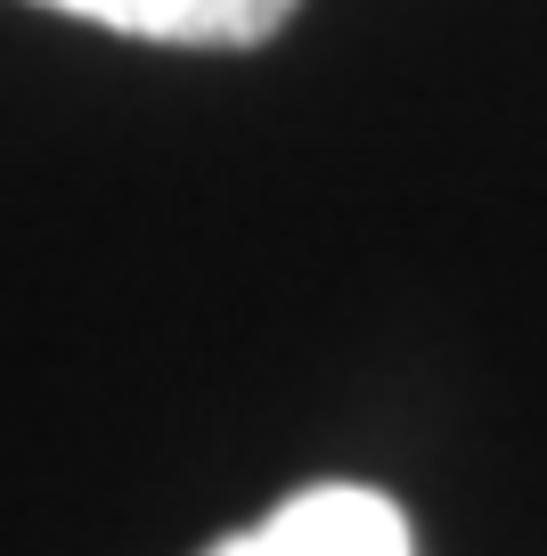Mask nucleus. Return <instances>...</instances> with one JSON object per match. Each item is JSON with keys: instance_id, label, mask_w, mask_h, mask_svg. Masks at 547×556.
<instances>
[{"instance_id": "f257e3e1", "label": "nucleus", "mask_w": 547, "mask_h": 556, "mask_svg": "<svg viewBox=\"0 0 547 556\" xmlns=\"http://www.w3.org/2000/svg\"><path fill=\"white\" fill-rule=\"evenodd\" d=\"M205 556H417V532L400 516V500L368 483H310L294 500H278L262 523L213 540Z\"/></svg>"}, {"instance_id": "f03ea898", "label": "nucleus", "mask_w": 547, "mask_h": 556, "mask_svg": "<svg viewBox=\"0 0 547 556\" xmlns=\"http://www.w3.org/2000/svg\"><path fill=\"white\" fill-rule=\"evenodd\" d=\"M58 17L106 25L131 41H164V50H262L303 0H34Z\"/></svg>"}]
</instances>
